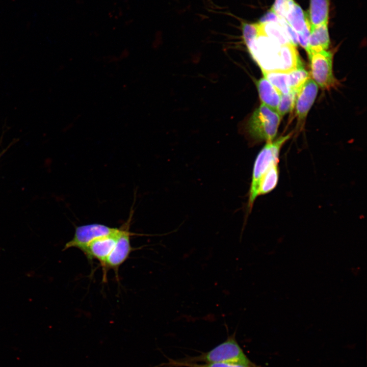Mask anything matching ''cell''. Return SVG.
<instances>
[{
  "label": "cell",
  "mask_w": 367,
  "mask_h": 367,
  "mask_svg": "<svg viewBox=\"0 0 367 367\" xmlns=\"http://www.w3.org/2000/svg\"><path fill=\"white\" fill-rule=\"evenodd\" d=\"M288 85L291 91L299 90L309 78V74L303 66L287 72Z\"/></svg>",
  "instance_id": "cell-17"
},
{
  "label": "cell",
  "mask_w": 367,
  "mask_h": 367,
  "mask_svg": "<svg viewBox=\"0 0 367 367\" xmlns=\"http://www.w3.org/2000/svg\"><path fill=\"white\" fill-rule=\"evenodd\" d=\"M329 8L330 0H309L307 15L310 27L328 23Z\"/></svg>",
  "instance_id": "cell-11"
},
{
  "label": "cell",
  "mask_w": 367,
  "mask_h": 367,
  "mask_svg": "<svg viewBox=\"0 0 367 367\" xmlns=\"http://www.w3.org/2000/svg\"><path fill=\"white\" fill-rule=\"evenodd\" d=\"M295 3L294 0H275L270 10L280 18L285 19Z\"/></svg>",
  "instance_id": "cell-20"
},
{
  "label": "cell",
  "mask_w": 367,
  "mask_h": 367,
  "mask_svg": "<svg viewBox=\"0 0 367 367\" xmlns=\"http://www.w3.org/2000/svg\"><path fill=\"white\" fill-rule=\"evenodd\" d=\"M234 331L224 342L208 352L179 360L193 363H228L249 367H259L253 363L245 354L236 339Z\"/></svg>",
  "instance_id": "cell-1"
},
{
  "label": "cell",
  "mask_w": 367,
  "mask_h": 367,
  "mask_svg": "<svg viewBox=\"0 0 367 367\" xmlns=\"http://www.w3.org/2000/svg\"><path fill=\"white\" fill-rule=\"evenodd\" d=\"M129 55V51L128 49H124L118 57L119 60H123L126 59Z\"/></svg>",
  "instance_id": "cell-22"
},
{
  "label": "cell",
  "mask_w": 367,
  "mask_h": 367,
  "mask_svg": "<svg viewBox=\"0 0 367 367\" xmlns=\"http://www.w3.org/2000/svg\"><path fill=\"white\" fill-rule=\"evenodd\" d=\"M310 33V25L307 26L303 32L297 34L298 42L303 48L307 49Z\"/></svg>",
  "instance_id": "cell-21"
},
{
  "label": "cell",
  "mask_w": 367,
  "mask_h": 367,
  "mask_svg": "<svg viewBox=\"0 0 367 367\" xmlns=\"http://www.w3.org/2000/svg\"><path fill=\"white\" fill-rule=\"evenodd\" d=\"M118 228L99 223L78 226L75 228L73 238L65 244L63 250L73 247L82 251L94 240L114 233Z\"/></svg>",
  "instance_id": "cell-6"
},
{
  "label": "cell",
  "mask_w": 367,
  "mask_h": 367,
  "mask_svg": "<svg viewBox=\"0 0 367 367\" xmlns=\"http://www.w3.org/2000/svg\"><path fill=\"white\" fill-rule=\"evenodd\" d=\"M329 45L328 23L310 27L308 45L306 50L308 55L322 50H326Z\"/></svg>",
  "instance_id": "cell-9"
},
{
  "label": "cell",
  "mask_w": 367,
  "mask_h": 367,
  "mask_svg": "<svg viewBox=\"0 0 367 367\" xmlns=\"http://www.w3.org/2000/svg\"><path fill=\"white\" fill-rule=\"evenodd\" d=\"M131 214L127 221L120 227V233L117 242L108 256L103 270V278H106L107 271L112 269L118 276L120 266L123 264L129 257L130 253L134 250L130 244V236L134 233L129 231Z\"/></svg>",
  "instance_id": "cell-4"
},
{
  "label": "cell",
  "mask_w": 367,
  "mask_h": 367,
  "mask_svg": "<svg viewBox=\"0 0 367 367\" xmlns=\"http://www.w3.org/2000/svg\"><path fill=\"white\" fill-rule=\"evenodd\" d=\"M279 179L278 164L272 166L261 177L258 189V196L269 193L277 186Z\"/></svg>",
  "instance_id": "cell-15"
},
{
  "label": "cell",
  "mask_w": 367,
  "mask_h": 367,
  "mask_svg": "<svg viewBox=\"0 0 367 367\" xmlns=\"http://www.w3.org/2000/svg\"><path fill=\"white\" fill-rule=\"evenodd\" d=\"M312 79L323 89H329L336 81L332 72V54L322 50L308 55Z\"/></svg>",
  "instance_id": "cell-5"
},
{
  "label": "cell",
  "mask_w": 367,
  "mask_h": 367,
  "mask_svg": "<svg viewBox=\"0 0 367 367\" xmlns=\"http://www.w3.org/2000/svg\"><path fill=\"white\" fill-rule=\"evenodd\" d=\"M120 233L118 230L109 235L99 238L91 242L83 251V253L89 261L98 260L102 269L106 261L114 247Z\"/></svg>",
  "instance_id": "cell-7"
},
{
  "label": "cell",
  "mask_w": 367,
  "mask_h": 367,
  "mask_svg": "<svg viewBox=\"0 0 367 367\" xmlns=\"http://www.w3.org/2000/svg\"><path fill=\"white\" fill-rule=\"evenodd\" d=\"M301 66L302 62L296 46L292 43L280 46L278 71L289 72Z\"/></svg>",
  "instance_id": "cell-10"
},
{
  "label": "cell",
  "mask_w": 367,
  "mask_h": 367,
  "mask_svg": "<svg viewBox=\"0 0 367 367\" xmlns=\"http://www.w3.org/2000/svg\"><path fill=\"white\" fill-rule=\"evenodd\" d=\"M292 134L282 136L268 142L258 153L254 162L252 180L249 190L248 208L251 209L258 196L260 179L266 172L273 165L278 164L280 150Z\"/></svg>",
  "instance_id": "cell-2"
},
{
  "label": "cell",
  "mask_w": 367,
  "mask_h": 367,
  "mask_svg": "<svg viewBox=\"0 0 367 367\" xmlns=\"http://www.w3.org/2000/svg\"><path fill=\"white\" fill-rule=\"evenodd\" d=\"M266 77L281 94H285L291 91L288 85L287 72L282 71L274 70L262 71Z\"/></svg>",
  "instance_id": "cell-16"
},
{
  "label": "cell",
  "mask_w": 367,
  "mask_h": 367,
  "mask_svg": "<svg viewBox=\"0 0 367 367\" xmlns=\"http://www.w3.org/2000/svg\"><path fill=\"white\" fill-rule=\"evenodd\" d=\"M285 21L296 32L299 34L310 25L307 13L296 2L288 13Z\"/></svg>",
  "instance_id": "cell-14"
},
{
  "label": "cell",
  "mask_w": 367,
  "mask_h": 367,
  "mask_svg": "<svg viewBox=\"0 0 367 367\" xmlns=\"http://www.w3.org/2000/svg\"><path fill=\"white\" fill-rule=\"evenodd\" d=\"M255 23L258 32L268 36L279 45L292 43L284 28L279 23L259 20Z\"/></svg>",
  "instance_id": "cell-12"
},
{
  "label": "cell",
  "mask_w": 367,
  "mask_h": 367,
  "mask_svg": "<svg viewBox=\"0 0 367 367\" xmlns=\"http://www.w3.org/2000/svg\"><path fill=\"white\" fill-rule=\"evenodd\" d=\"M106 62H108V63H114L119 60V58L115 56H108L106 58Z\"/></svg>",
  "instance_id": "cell-23"
},
{
  "label": "cell",
  "mask_w": 367,
  "mask_h": 367,
  "mask_svg": "<svg viewBox=\"0 0 367 367\" xmlns=\"http://www.w3.org/2000/svg\"><path fill=\"white\" fill-rule=\"evenodd\" d=\"M259 98L263 104L276 111L281 94L264 76L257 82Z\"/></svg>",
  "instance_id": "cell-13"
},
{
  "label": "cell",
  "mask_w": 367,
  "mask_h": 367,
  "mask_svg": "<svg viewBox=\"0 0 367 367\" xmlns=\"http://www.w3.org/2000/svg\"><path fill=\"white\" fill-rule=\"evenodd\" d=\"M281 119L276 110L262 103L247 122V134L254 142L271 141L276 136Z\"/></svg>",
  "instance_id": "cell-3"
},
{
  "label": "cell",
  "mask_w": 367,
  "mask_h": 367,
  "mask_svg": "<svg viewBox=\"0 0 367 367\" xmlns=\"http://www.w3.org/2000/svg\"><path fill=\"white\" fill-rule=\"evenodd\" d=\"M318 91V85L309 78L297 93L295 106L298 124L301 127L314 103Z\"/></svg>",
  "instance_id": "cell-8"
},
{
  "label": "cell",
  "mask_w": 367,
  "mask_h": 367,
  "mask_svg": "<svg viewBox=\"0 0 367 367\" xmlns=\"http://www.w3.org/2000/svg\"><path fill=\"white\" fill-rule=\"evenodd\" d=\"M162 365L166 367H249L241 364L228 363H198L183 362L179 360L169 359V361Z\"/></svg>",
  "instance_id": "cell-18"
},
{
  "label": "cell",
  "mask_w": 367,
  "mask_h": 367,
  "mask_svg": "<svg viewBox=\"0 0 367 367\" xmlns=\"http://www.w3.org/2000/svg\"><path fill=\"white\" fill-rule=\"evenodd\" d=\"M297 92L291 91L287 94H281L276 111L282 117L291 111L295 107Z\"/></svg>",
  "instance_id": "cell-19"
}]
</instances>
